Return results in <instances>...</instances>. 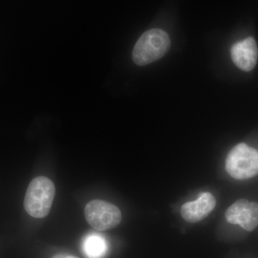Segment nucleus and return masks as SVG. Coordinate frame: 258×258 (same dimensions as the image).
<instances>
[{"mask_svg":"<svg viewBox=\"0 0 258 258\" xmlns=\"http://www.w3.org/2000/svg\"><path fill=\"white\" fill-rule=\"evenodd\" d=\"M169 35L160 29H152L144 32L134 47L132 57L136 64L144 66L159 60L170 47Z\"/></svg>","mask_w":258,"mask_h":258,"instance_id":"f257e3e1","label":"nucleus"},{"mask_svg":"<svg viewBox=\"0 0 258 258\" xmlns=\"http://www.w3.org/2000/svg\"><path fill=\"white\" fill-rule=\"evenodd\" d=\"M55 195L53 182L45 176L32 179L25 195L24 207L30 216L43 218L48 215Z\"/></svg>","mask_w":258,"mask_h":258,"instance_id":"f03ea898","label":"nucleus"},{"mask_svg":"<svg viewBox=\"0 0 258 258\" xmlns=\"http://www.w3.org/2000/svg\"><path fill=\"white\" fill-rule=\"evenodd\" d=\"M225 169L235 179L254 177L258 175V151L244 143L237 144L227 154Z\"/></svg>","mask_w":258,"mask_h":258,"instance_id":"7ed1b4c3","label":"nucleus"},{"mask_svg":"<svg viewBox=\"0 0 258 258\" xmlns=\"http://www.w3.org/2000/svg\"><path fill=\"white\" fill-rule=\"evenodd\" d=\"M85 217L88 223L97 230L115 228L121 221L119 209L102 200H93L85 208Z\"/></svg>","mask_w":258,"mask_h":258,"instance_id":"20e7f679","label":"nucleus"},{"mask_svg":"<svg viewBox=\"0 0 258 258\" xmlns=\"http://www.w3.org/2000/svg\"><path fill=\"white\" fill-rule=\"evenodd\" d=\"M225 218L229 223L238 225L251 232L258 226V203L248 200H237L227 209Z\"/></svg>","mask_w":258,"mask_h":258,"instance_id":"39448f33","label":"nucleus"},{"mask_svg":"<svg viewBox=\"0 0 258 258\" xmlns=\"http://www.w3.org/2000/svg\"><path fill=\"white\" fill-rule=\"evenodd\" d=\"M230 53L234 63L242 71L249 72L257 64L258 49L254 37H249L236 42L231 47Z\"/></svg>","mask_w":258,"mask_h":258,"instance_id":"423d86ee","label":"nucleus"},{"mask_svg":"<svg viewBox=\"0 0 258 258\" xmlns=\"http://www.w3.org/2000/svg\"><path fill=\"white\" fill-rule=\"evenodd\" d=\"M216 206V200L210 192L202 193L198 200L185 203L181 208V215L184 220L195 223L206 218Z\"/></svg>","mask_w":258,"mask_h":258,"instance_id":"0eeeda50","label":"nucleus"},{"mask_svg":"<svg viewBox=\"0 0 258 258\" xmlns=\"http://www.w3.org/2000/svg\"><path fill=\"white\" fill-rule=\"evenodd\" d=\"M83 250L88 258H101L108 251L106 239L98 234H92L86 237L83 242Z\"/></svg>","mask_w":258,"mask_h":258,"instance_id":"6e6552de","label":"nucleus"},{"mask_svg":"<svg viewBox=\"0 0 258 258\" xmlns=\"http://www.w3.org/2000/svg\"><path fill=\"white\" fill-rule=\"evenodd\" d=\"M52 258H79L78 257H76V256L74 255H70V254H56V255H54Z\"/></svg>","mask_w":258,"mask_h":258,"instance_id":"1a4fd4ad","label":"nucleus"}]
</instances>
